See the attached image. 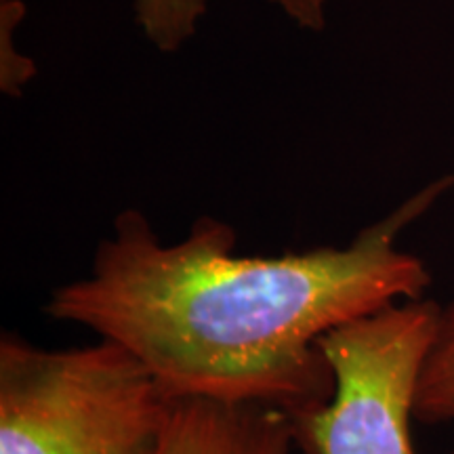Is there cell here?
Masks as SVG:
<instances>
[{"label": "cell", "instance_id": "cell-2", "mask_svg": "<svg viewBox=\"0 0 454 454\" xmlns=\"http://www.w3.org/2000/svg\"><path fill=\"white\" fill-rule=\"evenodd\" d=\"M170 406L116 340L44 349L0 337V454H158Z\"/></svg>", "mask_w": 454, "mask_h": 454}, {"label": "cell", "instance_id": "cell-7", "mask_svg": "<svg viewBox=\"0 0 454 454\" xmlns=\"http://www.w3.org/2000/svg\"><path fill=\"white\" fill-rule=\"evenodd\" d=\"M270 3L305 30L320 32L326 26V9L331 0H270Z\"/></svg>", "mask_w": 454, "mask_h": 454}, {"label": "cell", "instance_id": "cell-4", "mask_svg": "<svg viewBox=\"0 0 454 454\" xmlns=\"http://www.w3.org/2000/svg\"><path fill=\"white\" fill-rule=\"evenodd\" d=\"M294 448L293 421L276 408L177 397L158 454H293Z\"/></svg>", "mask_w": 454, "mask_h": 454}, {"label": "cell", "instance_id": "cell-5", "mask_svg": "<svg viewBox=\"0 0 454 454\" xmlns=\"http://www.w3.org/2000/svg\"><path fill=\"white\" fill-rule=\"evenodd\" d=\"M412 414L423 425H454V303L442 305L419 372Z\"/></svg>", "mask_w": 454, "mask_h": 454}, {"label": "cell", "instance_id": "cell-3", "mask_svg": "<svg viewBox=\"0 0 454 454\" xmlns=\"http://www.w3.org/2000/svg\"><path fill=\"white\" fill-rule=\"evenodd\" d=\"M440 311L435 301H397L320 337L337 391L294 427L301 454H417L414 391Z\"/></svg>", "mask_w": 454, "mask_h": 454}, {"label": "cell", "instance_id": "cell-8", "mask_svg": "<svg viewBox=\"0 0 454 454\" xmlns=\"http://www.w3.org/2000/svg\"><path fill=\"white\" fill-rule=\"evenodd\" d=\"M450 454H454V450H452V452H450Z\"/></svg>", "mask_w": 454, "mask_h": 454}, {"label": "cell", "instance_id": "cell-6", "mask_svg": "<svg viewBox=\"0 0 454 454\" xmlns=\"http://www.w3.org/2000/svg\"><path fill=\"white\" fill-rule=\"evenodd\" d=\"M208 0H135L141 30L160 51H177L198 30Z\"/></svg>", "mask_w": 454, "mask_h": 454}, {"label": "cell", "instance_id": "cell-1", "mask_svg": "<svg viewBox=\"0 0 454 454\" xmlns=\"http://www.w3.org/2000/svg\"><path fill=\"white\" fill-rule=\"evenodd\" d=\"M454 185L435 181L345 248L240 257L215 217L164 244L139 211L114 221L87 278L57 286L44 314L133 351L170 400L208 397L308 421L333 402L334 368L317 340L397 301L423 299L425 263L397 234Z\"/></svg>", "mask_w": 454, "mask_h": 454}]
</instances>
